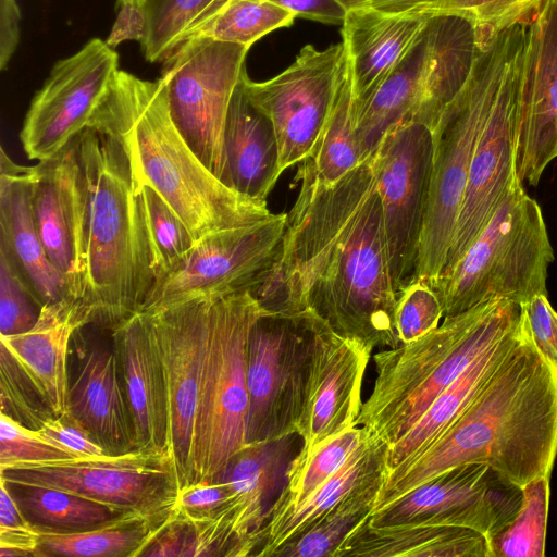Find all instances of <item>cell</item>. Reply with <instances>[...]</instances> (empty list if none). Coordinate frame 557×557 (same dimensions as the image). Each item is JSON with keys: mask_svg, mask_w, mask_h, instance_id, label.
<instances>
[{"mask_svg": "<svg viewBox=\"0 0 557 557\" xmlns=\"http://www.w3.org/2000/svg\"><path fill=\"white\" fill-rule=\"evenodd\" d=\"M351 73L346 53L337 92L312 156L305 160L315 180L332 185L366 159L359 145L354 112Z\"/></svg>", "mask_w": 557, "mask_h": 557, "instance_id": "d590c367", "label": "cell"}, {"mask_svg": "<svg viewBox=\"0 0 557 557\" xmlns=\"http://www.w3.org/2000/svg\"><path fill=\"white\" fill-rule=\"evenodd\" d=\"M17 504L0 480V529L30 528Z\"/></svg>", "mask_w": 557, "mask_h": 557, "instance_id": "9f6ffc18", "label": "cell"}, {"mask_svg": "<svg viewBox=\"0 0 557 557\" xmlns=\"http://www.w3.org/2000/svg\"><path fill=\"white\" fill-rule=\"evenodd\" d=\"M387 450L386 443L368 433L341 469L309 497L265 519L250 540L249 556L272 557L276 548L302 534L350 493L385 479Z\"/></svg>", "mask_w": 557, "mask_h": 557, "instance_id": "f1b7e54d", "label": "cell"}, {"mask_svg": "<svg viewBox=\"0 0 557 557\" xmlns=\"http://www.w3.org/2000/svg\"><path fill=\"white\" fill-rule=\"evenodd\" d=\"M528 26L513 25L479 49L466 85L432 131L433 166L414 275L430 285L444 269L480 134Z\"/></svg>", "mask_w": 557, "mask_h": 557, "instance_id": "52a82bcc", "label": "cell"}, {"mask_svg": "<svg viewBox=\"0 0 557 557\" xmlns=\"http://www.w3.org/2000/svg\"><path fill=\"white\" fill-rule=\"evenodd\" d=\"M0 479L71 492L160 525L174 516L180 495L172 456L148 449L12 466L0 469Z\"/></svg>", "mask_w": 557, "mask_h": 557, "instance_id": "7c38bea8", "label": "cell"}, {"mask_svg": "<svg viewBox=\"0 0 557 557\" xmlns=\"http://www.w3.org/2000/svg\"><path fill=\"white\" fill-rule=\"evenodd\" d=\"M338 1L348 11V10H351V9L369 7L371 0H338Z\"/></svg>", "mask_w": 557, "mask_h": 557, "instance_id": "6f0895ef", "label": "cell"}, {"mask_svg": "<svg viewBox=\"0 0 557 557\" xmlns=\"http://www.w3.org/2000/svg\"><path fill=\"white\" fill-rule=\"evenodd\" d=\"M547 0H371L370 5L386 13L455 14L474 26L480 49L503 30L531 24Z\"/></svg>", "mask_w": 557, "mask_h": 557, "instance_id": "e575fe53", "label": "cell"}, {"mask_svg": "<svg viewBox=\"0 0 557 557\" xmlns=\"http://www.w3.org/2000/svg\"><path fill=\"white\" fill-rule=\"evenodd\" d=\"M221 182L249 198L267 201L280 175V149L270 120L245 95L232 96L223 134Z\"/></svg>", "mask_w": 557, "mask_h": 557, "instance_id": "f546056e", "label": "cell"}, {"mask_svg": "<svg viewBox=\"0 0 557 557\" xmlns=\"http://www.w3.org/2000/svg\"><path fill=\"white\" fill-rule=\"evenodd\" d=\"M263 311L247 289L212 296L190 486L215 481L247 445V344L250 330Z\"/></svg>", "mask_w": 557, "mask_h": 557, "instance_id": "9c48e42d", "label": "cell"}, {"mask_svg": "<svg viewBox=\"0 0 557 557\" xmlns=\"http://www.w3.org/2000/svg\"><path fill=\"white\" fill-rule=\"evenodd\" d=\"M117 70L116 52L99 38L57 61L33 97L20 132L26 156L50 159L90 128Z\"/></svg>", "mask_w": 557, "mask_h": 557, "instance_id": "2e32d148", "label": "cell"}, {"mask_svg": "<svg viewBox=\"0 0 557 557\" xmlns=\"http://www.w3.org/2000/svg\"><path fill=\"white\" fill-rule=\"evenodd\" d=\"M145 0H119V3L121 2H139V3H144Z\"/></svg>", "mask_w": 557, "mask_h": 557, "instance_id": "680465c9", "label": "cell"}, {"mask_svg": "<svg viewBox=\"0 0 557 557\" xmlns=\"http://www.w3.org/2000/svg\"><path fill=\"white\" fill-rule=\"evenodd\" d=\"M32 168V203L48 258L70 295L83 300L87 277V185L76 139Z\"/></svg>", "mask_w": 557, "mask_h": 557, "instance_id": "ffe728a7", "label": "cell"}, {"mask_svg": "<svg viewBox=\"0 0 557 557\" xmlns=\"http://www.w3.org/2000/svg\"><path fill=\"white\" fill-rule=\"evenodd\" d=\"M528 71L518 129V178L536 186L557 157V5L547 0L529 26Z\"/></svg>", "mask_w": 557, "mask_h": 557, "instance_id": "7402d4cb", "label": "cell"}, {"mask_svg": "<svg viewBox=\"0 0 557 557\" xmlns=\"http://www.w3.org/2000/svg\"><path fill=\"white\" fill-rule=\"evenodd\" d=\"M90 128L120 141L134 188L152 187L181 216L196 242L274 214L267 201L231 189L200 161L171 119L160 78L146 81L117 70Z\"/></svg>", "mask_w": 557, "mask_h": 557, "instance_id": "3957f363", "label": "cell"}, {"mask_svg": "<svg viewBox=\"0 0 557 557\" xmlns=\"http://www.w3.org/2000/svg\"><path fill=\"white\" fill-rule=\"evenodd\" d=\"M42 306L12 258L0 247V336L29 331Z\"/></svg>", "mask_w": 557, "mask_h": 557, "instance_id": "ee69618b", "label": "cell"}, {"mask_svg": "<svg viewBox=\"0 0 557 557\" xmlns=\"http://www.w3.org/2000/svg\"><path fill=\"white\" fill-rule=\"evenodd\" d=\"M383 482L350 493L302 534L276 548L272 557H334L346 536L370 518Z\"/></svg>", "mask_w": 557, "mask_h": 557, "instance_id": "8d00e7d4", "label": "cell"}, {"mask_svg": "<svg viewBox=\"0 0 557 557\" xmlns=\"http://www.w3.org/2000/svg\"><path fill=\"white\" fill-rule=\"evenodd\" d=\"M212 296L141 310L150 323L163 364L169 396L171 454L180 492L191 485L194 430Z\"/></svg>", "mask_w": 557, "mask_h": 557, "instance_id": "d6986e66", "label": "cell"}, {"mask_svg": "<svg viewBox=\"0 0 557 557\" xmlns=\"http://www.w3.org/2000/svg\"><path fill=\"white\" fill-rule=\"evenodd\" d=\"M115 349L95 346L83 358L69 387L64 418L84 430L110 455L136 449L133 422Z\"/></svg>", "mask_w": 557, "mask_h": 557, "instance_id": "484cf974", "label": "cell"}, {"mask_svg": "<svg viewBox=\"0 0 557 557\" xmlns=\"http://www.w3.org/2000/svg\"><path fill=\"white\" fill-rule=\"evenodd\" d=\"M227 0H145L147 30L140 44L149 62L163 61L198 25Z\"/></svg>", "mask_w": 557, "mask_h": 557, "instance_id": "b9f144b4", "label": "cell"}, {"mask_svg": "<svg viewBox=\"0 0 557 557\" xmlns=\"http://www.w3.org/2000/svg\"><path fill=\"white\" fill-rule=\"evenodd\" d=\"M293 12L297 18L342 25L347 10L338 0H271Z\"/></svg>", "mask_w": 557, "mask_h": 557, "instance_id": "f5cc1de1", "label": "cell"}, {"mask_svg": "<svg viewBox=\"0 0 557 557\" xmlns=\"http://www.w3.org/2000/svg\"><path fill=\"white\" fill-rule=\"evenodd\" d=\"M286 224L287 214H273L262 222L205 236L152 286L143 309L249 290L272 265Z\"/></svg>", "mask_w": 557, "mask_h": 557, "instance_id": "ac0fdd59", "label": "cell"}, {"mask_svg": "<svg viewBox=\"0 0 557 557\" xmlns=\"http://www.w3.org/2000/svg\"><path fill=\"white\" fill-rule=\"evenodd\" d=\"M248 50L243 45L193 37L163 60L160 79L171 119L190 149L219 180L224 166L226 114L245 71Z\"/></svg>", "mask_w": 557, "mask_h": 557, "instance_id": "8fae6325", "label": "cell"}, {"mask_svg": "<svg viewBox=\"0 0 557 557\" xmlns=\"http://www.w3.org/2000/svg\"><path fill=\"white\" fill-rule=\"evenodd\" d=\"M426 13H386L371 7L348 10L341 25L351 73L355 106L371 98L413 48Z\"/></svg>", "mask_w": 557, "mask_h": 557, "instance_id": "d4e9b609", "label": "cell"}, {"mask_svg": "<svg viewBox=\"0 0 557 557\" xmlns=\"http://www.w3.org/2000/svg\"><path fill=\"white\" fill-rule=\"evenodd\" d=\"M164 528L127 513L97 529L76 533H39L36 557H139Z\"/></svg>", "mask_w": 557, "mask_h": 557, "instance_id": "836d02e7", "label": "cell"}, {"mask_svg": "<svg viewBox=\"0 0 557 557\" xmlns=\"http://www.w3.org/2000/svg\"><path fill=\"white\" fill-rule=\"evenodd\" d=\"M556 457L557 364L520 317L511 347L455 421L421 455L386 471L373 511L459 465L486 463L521 487L550 476Z\"/></svg>", "mask_w": 557, "mask_h": 557, "instance_id": "7a4b0ae2", "label": "cell"}, {"mask_svg": "<svg viewBox=\"0 0 557 557\" xmlns=\"http://www.w3.org/2000/svg\"><path fill=\"white\" fill-rule=\"evenodd\" d=\"M39 533L34 528L0 529V557H36Z\"/></svg>", "mask_w": 557, "mask_h": 557, "instance_id": "11a10c76", "label": "cell"}, {"mask_svg": "<svg viewBox=\"0 0 557 557\" xmlns=\"http://www.w3.org/2000/svg\"><path fill=\"white\" fill-rule=\"evenodd\" d=\"M87 185L89 323L115 330L138 313L154 273L129 163L120 141L96 128L77 138Z\"/></svg>", "mask_w": 557, "mask_h": 557, "instance_id": "277c9868", "label": "cell"}, {"mask_svg": "<svg viewBox=\"0 0 557 557\" xmlns=\"http://www.w3.org/2000/svg\"><path fill=\"white\" fill-rule=\"evenodd\" d=\"M549 478H536L520 487L519 508L488 540L491 557H544Z\"/></svg>", "mask_w": 557, "mask_h": 557, "instance_id": "f35d334b", "label": "cell"}, {"mask_svg": "<svg viewBox=\"0 0 557 557\" xmlns=\"http://www.w3.org/2000/svg\"><path fill=\"white\" fill-rule=\"evenodd\" d=\"M136 449L171 454L169 396L162 360L143 311L112 331Z\"/></svg>", "mask_w": 557, "mask_h": 557, "instance_id": "cb8c5ba5", "label": "cell"}, {"mask_svg": "<svg viewBox=\"0 0 557 557\" xmlns=\"http://www.w3.org/2000/svg\"><path fill=\"white\" fill-rule=\"evenodd\" d=\"M20 9L16 0H0V67L4 70L20 40Z\"/></svg>", "mask_w": 557, "mask_h": 557, "instance_id": "db71d44e", "label": "cell"}, {"mask_svg": "<svg viewBox=\"0 0 557 557\" xmlns=\"http://www.w3.org/2000/svg\"><path fill=\"white\" fill-rule=\"evenodd\" d=\"M345 62L346 49L341 41L324 49L304 46L289 66L263 82L251 81L244 71L240 85L245 95L274 128L281 173L312 156Z\"/></svg>", "mask_w": 557, "mask_h": 557, "instance_id": "4fadbf2b", "label": "cell"}, {"mask_svg": "<svg viewBox=\"0 0 557 557\" xmlns=\"http://www.w3.org/2000/svg\"><path fill=\"white\" fill-rule=\"evenodd\" d=\"M519 317V305L488 301L445 317L418 339L375 354L376 377L356 426L394 444L482 351L517 325Z\"/></svg>", "mask_w": 557, "mask_h": 557, "instance_id": "5b68a950", "label": "cell"}, {"mask_svg": "<svg viewBox=\"0 0 557 557\" xmlns=\"http://www.w3.org/2000/svg\"><path fill=\"white\" fill-rule=\"evenodd\" d=\"M296 18L293 12L271 0H227L181 42L209 37L250 48L269 33L290 26Z\"/></svg>", "mask_w": 557, "mask_h": 557, "instance_id": "74e56055", "label": "cell"}, {"mask_svg": "<svg viewBox=\"0 0 557 557\" xmlns=\"http://www.w3.org/2000/svg\"><path fill=\"white\" fill-rule=\"evenodd\" d=\"M0 401L1 412L33 430H40L45 421L57 417L33 379L2 342Z\"/></svg>", "mask_w": 557, "mask_h": 557, "instance_id": "7bdbcfd3", "label": "cell"}, {"mask_svg": "<svg viewBox=\"0 0 557 557\" xmlns=\"http://www.w3.org/2000/svg\"><path fill=\"white\" fill-rule=\"evenodd\" d=\"M319 322L309 311L264 310L253 323L247 344V444L297 434Z\"/></svg>", "mask_w": 557, "mask_h": 557, "instance_id": "30bf717a", "label": "cell"}, {"mask_svg": "<svg viewBox=\"0 0 557 557\" xmlns=\"http://www.w3.org/2000/svg\"><path fill=\"white\" fill-rule=\"evenodd\" d=\"M135 193L140 206L156 284L186 257L196 240L181 216L152 187L143 185L135 188Z\"/></svg>", "mask_w": 557, "mask_h": 557, "instance_id": "60d3db41", "label": "cell"}, {"mask_svg": "<svg viewBox=\"0 0 557 557\" xmlns=\"http://www.w3.org/2000/svg\"><path fill=\"white\" fill-rule=\"evenodd\" d=\"M77 459L40 431L29 429L0 411V469Z\"/></svg>", "mask_w": 557, "mask_h": 557, "instance_id": "f6af8a7d", "label": "cell"}, {"mask_svg": "<svg viewBox=\"0 0 557 557\" xmlns=\"http://www.w3.org/2000/svg\"><path fill=\"white\" fill-rule=\"evenodd\" d=\"M521 488L486 463L449 468L386 506L374 510L368 523L394 525H453L473 529L488 540L513 517Z\"/></svg>", "mask_w": 557, "mask_h": 557, "instance_id": "e0dca14e", "label": "cell"}, {"mask_svg": "<svg viewBox=\"0 0 557 557\" xmlns=\"http://www.w3.org/2000/svg\"><path fill=\"white\" fill-rule=\"evenodd\" d=\"M0 226V247L9 253L44 305L71 296L65 280L48 258L37 230L32 203V168L13 162L3 148Z\"/></svg>", "mask_w": 557, "mask_h": 557, "instance_id": "4316f807", "label": "cell"}, {"mask_svg": "<svg viewBox=\"0 0 557 557\" xmlns=\"http://www.w3.org/2000/svg\"><path fill=\"white\" fill-rule=\"evenodd\" d=\"M518 325L519 321L504 337L482 351L411 429L388 446L387 471L413 460L447 430L498 367L515 342Z\"/></svg>", "mask_w": 557, "mask_h": 557, "instance_id": "1f68e13d", "label": "cell"}, {"mask_svg": "<svg viewBox=\"0 0 557 557\" xmlns=\"http://www.w3.org/2000/svg\"><path fill=\"white\" fill-rule=\"evenodd\" d=\"M230 485L222 480L199 483L182 490L177 508L190 520H200L218 511L231 497Z\"/></svg>", "mask_w": 557, "mask_h": 557, "instance_id": "681fc988", "label": "cell"}, {"mask_svg": "<svg viewBox=\"0 0 557 557\" xmlns=\"http://www.w3.org/2000/svg\"><path fill=\"white\" fill-rule=\"evenodd\" d=\"M371 352L361 343L337 335L320 319L297 429L301 447L294 460L306 459L324 441L356 426Z\"/></svg>", "mask_w": 557, "mask_h": 557, "instance_id": "44dd1931", "label": "cell"}, {"mask_svg": "<svg viewBox=\"0 0 557 557\" xmlns=\"http://www.w3.org/2000/svg\"><path fill=\"white\" fill-rule=\"evenodd\" d=\"M87 324L85 304L69 296L44 305L29 331L0 336V342L20 361L57 417L67 412L70 339L76 330Z\"/></svg>", "mask_w": 557, "mask_h": 557, "instance_id": "83f0119b", "label": "cell"}, {"mask_svg": "<svg viewBox=\"0 0 557 557\" xmlns=\"http://www.w3.org/2000/svg\"><path fill=\"white\" fill-rule=\"evenodd\" d=\"M296 180L278 252L249 292L264 310L309 311L371 351L397 347V292L371 158L332 185L304 161Z\"/></svg>", "mask_w": 557, "mask_h": 557, "instance_id": "6da1fadb", "label": "cell"}, {"mask_svg": "<svg viewBox=\"0 0 557 557\" xmlns=\"http://www.w3.org/2000/svg\"><path fill=\"white\" fill-rule=\"evenodd\" d=\"M529 26L508 61L492 109L480 134L442 273L461 258L488 223L510 185L518 177L517 129L521 94L529 63Z\"/></svg>", "mask_w": 557, "mask_h": 557, "instance_id": "9a60e30c", "label": "cell"}, {"mask_svg": "<svg viewBox=\"0 0 557 557\" xmlns=\"http://www.w3.org/2000/svg\"><path fill=\"white\" fill-rule=\"evenodd\" d=\"M480 49L473 24L455 14H433L420 38L367 101L354 104L356 135L370 159L385 135L405 122L435 128L466 85Z\"/></svg>", "mask_w": 557, "mask_h": 557, "instance_id": "ba28073f", "label": "cell"}, {"mask_svg": "<svg viewBox=\"0 0 557 557\" xmlns=\"http://www.w3.org/2000/svg\"><path fill=\"white\" fill-rule=\"evenodd\" d=\"M40 433L76 458H96L110 455L84 430L64 417H52L44 422Z\"/></svg>", "mask_w": 557, "mask_h": 557, "instance_id": "f907efd6", "label": "cell"}, {"mask_svg": "<svg viewBox=\"0 0 557 557\" xmlns=\"http://www.w3.org/2000/svg\"><path fill=\"white\" fill-rule=\"evenodd\" d=\"M367 434L361 426L350 428L321 443L306 459L293 460L287 471V483L268 517L294 507L309 497L341 469Z\"/></svg>", "mask_w": 557, "mask_h": 557, "instance_id": "ab89813d", "label": "cell"}, {"mask_svg": "<svg viewBox=\"0 0 557 557\" xmlns=\"http://www.w3.org/2000/svg\"><path fill=\"white\" fill-rule=\"evenodd\" d=\"M491 557L488 539L453 525L374 528L368 520L343 541L334 557Z\"/></svg>", "mask_w": 557, "mask_h": 557, "instance_id": "4dcf8cb0", "label": "cell"}, {"mask_svg": "<svg viewBox=\"0 0 557 557\" xmlns=\"http://www.w3.org/2000/svg\"><path fill=\"white\" fill-rule=\"evenodd\" d=\"M147 21L143 3L121 2L116 18L106 42L115 48L126 40L143 42L146 37Z\"/></svg>", "mask_w": 557, "mask_h": 557, "instance_id": "816d5d0a", "label": "cell"}, {"mask_svg": "<svg viewBox=\"0 0 557 557\" xmlns=\"http://www.w3.org/2000/svg\"><path fill=\"white\" fill-rule=\"evenodd\" d=\"M550 2L557 5V0H550Z\"/></svg>", "mask_w": 557, "mask_h": 557, "instance_id": "91938a15", "label": "cell"}, {"mask_svg": "<svg viewBox=\"0 0 557 557\" xmlns=\"http://www.w3.org/2000/svg\"><path fill=\"white\" fill-rule=\"evenodd\" d=\"M433 152L432 131L420 123L405 122L385 135L371 157L397 296L416 275Z\"/></svg>", "mask_w": 557, "mask_h": 557, "instance_id": "5bb4252c", "label": "cell"}, {"mask_svg": "<svg viewBox=\"0 0 557 557\" xmlns=\"http://www.w3.org/2000/svg\"><path fill=\"white\" fill-rule=\"evenodd\" d=\"M4 482L27 522L38 533H76L112 523L127 515L81 495L40 485Z\"/></svg>", "mask_w": 557, "mask_h": 557, "instance_id": "d6a6232c", "label": "cell"}, {"mask_svg": "<svg viewBox=\"0 0 557 557\" xmlns=\"http://www.w3.org/2000/svg\"><path fill=\"white\" fill-rule=\"evenodd\" d=\"M548 295H536L520 306V317L535 348L557 364V312Z\"/></svg>", "mask_w": 557, "mask_h": 557, "instance_id": "7dc6e473", "label": "cell"}, {"mask_svg": "<svg viewBox=\"0 0 557 557\" xmlns=\"http://www.w3.org/2000/svg\"><path fill=\"white\" fill-rule=\"evenodd\" d=\"M442 318L440 298L428 282L413 278L398 294L395 325L400 344L410 343L436 329Z\"/></svg>", "mask_w": 557, "mask_h": 557, "instance_id": "bcb514c9", "label": "cell"}, {"mask_svg": "<svg viewBox=\"0 0 557 557\" xmlns=\"http://www.w3.org/2000/svg\"><path fill=\"white\" fill-rule=\"evenodd\" d=\"M554 261L542 209L517 177L461 258L431 285L445 317L493 300L521 305L547 293Z\"/></svg>", "mask_w": 557, "mask_h": 557, "instance_id": "8992f818", "label": "cell"}, {"mask_svg": "<svg viewBox=\"0 0 557 557\" xmlns=\"http://www.w3.org/2000/svg\"><path fill=\"white\" fill-rule=\"evenodd\" d=\"M298 440V434H290L270 442L247 444L216 478L232 490L218 516L236 543L237 557L249 556L251 537L261 529L285 487L289 466L301 447Z\"/></svg>", "mask_w": 557, "mask_h": 557, "instance_id": "603a6c76", "label": "cell"}, {"mask_svg": "<svg viewBox=\"0 0 557 557\" xmlns=\"http://www.w3.org/2000/svg\"><path fill=\"white\" fill-rule=\"evenodd\" d=\"M195 555L194 524L178 508L140 554L146 557H195Z\"/></svg>", "mask_w": 557, "mask_h": 557, "instance_id": "c3c4849f", "label": "cell"}]
</instances>
